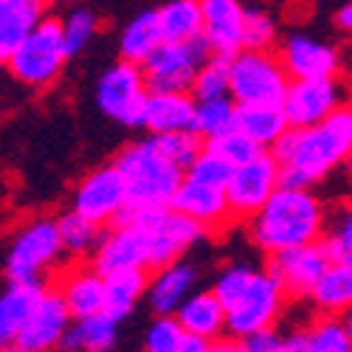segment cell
<instances>
[{"mask_svg": "<svg viewBox=\"0 0 352 352\" xmlns=\"http://www.w3.org/2000/svg\"><path fill=\"white\" fill-rule=\"evenodd\" d=\"M271 153L282 172V186L310 189L352 153V116L346 107H341L316 127L287 130Z\"/></svg>", "mask_w": 352, "mask_h": 352, "instance_id": "6da1fadb", "label": "cell"}, {"mask_svg": "<svg viewBox=\"0 0 352 352\" xmlns=\"http://www.w3.org/2000/svg\"><path fill=\"white\" fill-rule=\"evenodd\" d=\"M324 231H327L324 203L310 189H293V186H279L274 197L248 223L251 243L268 256L321 243Z\"/></svg>", "mask_w": 352, "mask_h": 352, "instance_id": "7a4b0ae2", "label": "cell"}, {"mask_svg": "<svg viewBox=\"0 0 352 352\" xmlns=\"http://www.w3.org/2000/svg\"><path fill=\"white\" fill-rule=\"evenodd\" d=\"M113 166L119 169L124 181L130 212L169 209L175 192L184 184V172L161 155L153 135L124 146L119 158L113 161Z\"/></svg>", "mask_w": 352, "mask_h": 352, "instance_id": "3957f363", "label": "cell"}, {"mask_svg": "<svg viewBox=\"0 0 352 352\" xmlns=\"http://www.w3.org/2000/svg\"><path fill=\"white\" fill-rule=\"evenodd\" d=\"M68 60L71 56H68L65 43H63L60 17L45 14L34 25V32L6 56V65L20 85L43 91V87H51L56 79H60Z\"/></svg>", "mask_w": 352, "mask_h": 352, "instance_id": "277c9868", "label": "cell"}, {"mask_svg": "<svg viewBox=\"0 0 352 352\" xmlns=\"http://www.w3.org/2000/svg\"><path fill=\"white\" fill-rule=\"evenodd\" d=\"M287 85L274 51H240L228 60V96L237 107H279Z\"/></svg>", "mask_w": 352, "mask_h": 352, "instance_id": "5b68a950", "label": "cell"}, {"mask_svg": "<svg viewBox=\"0 0 352 352\" xmlns=\"http://www.w3.org/2000/svg\"><path fill=\"white\" fill-rule=\"evenodd\" d=\"M63 243L56 220L40 217L17 231L6 254V276L14 285H43L45 276L63 259Z\"/></svg>", "mask_w": 352, "mask_h": 352, "instance_id": "8992f818", "label": "cell"}, {"mask_svg": "<svg viewBox=\"0 0 352 352\" xmlns=\"http://www.w3.org/2000/svg\"><path fill=\"white\" fill-rule=\"evenodd\" d=\"M285 305H287V296L282 285L268 271H254L245 290L226 307V333L243 341L254 333L274 330Z\"/></svg>", "mask_w": 352, "mask_h": 352, "instance_id": "52a82bcc", "label": "cell"}, {"mask_svg": "<svg viewBox=\"0 0 352 352\" xmlns=\"http://www.w3.org/2000/svg\"><path fill=\"white\" fill-rule=\"evenodd\" d=\"M130 212V209H127ZM146 234V268H166L172 262H181L189 248H195L206 231L186 220L184 214L161 209V212H130Z\"/></svg>", "mask_w": 352, "mask_h": 352, "instance_id": "ba28073f", "label": "cell"}, {"mask_svg": "<svg viewBox=\"0 0 352 352\" xmlns=\"http://www.w3.org/2000/svg\"><path fill=\"white\" fill-rule=\"evenodd\" d=\"M206 60H209V48L203 40L189 43V45L164 43L150 60L141 65L146 91L150 94H186V91H192V82Z\"/></svg>", "mask_w": 352, "mask_h": 352, "instance_id": "9c48e42d", "label": "cell"}, {"mask_svg": "<svg viewBox=\"0 0 352 352\" xmlns=\"http://www.w3.org/2000/svg\"><path fill=\"white\" fill-rule=\"evenodd\" d=\"M150 99L146 82L138 65L116 63L96 82V104L107 119L124 127H141V113Z\"/></svg>", "mask_w": 352, "mask_h": 352, "instance_id": "30bf717a", "label": "cell"}, {"mask_svg": "<svg viewBox=\"0 0 352 352\" xmlns=\"http://www.w3.org/2000/svg\"><path fill=\"white\" fill-rule=\"evenodd\" d=\"M282 186V172L274 153H259L254 161L231 169V178L226 184V200L231 217H254L274 192Z\"/></svg>", "mask_w": 352, "mask_h": 352, "instance_id": "8fae6325", "label": "cell"}, {"mask_svg": "<svg viewBox=\"0 0 352 352\" xmlns=\"http://www.w3.org/2000/svg\"><path fill=\"white\" fill-rule=\"evenodd\" d=\"M127 189L113 164L87 172L74 192V212L91 220L94 226H116L127 214Z\"/></svg>", "mask_w": 352, "mask_h": 352, "instance_id": "7c38bea8", "label": "cell"}, {"mask_svg": "<svg viewBox=\"0 0 352 352\" xmlns=\"http://www.w3.org/2000/svg\"><path fill=\"white\" fill-rule=\"evenodd\" d=\"M279 63L290 82H321L336 79L344 68V56L336 45L313 34H287L279 45Z\"/></svg>", "mask_w": 352, "mask_h": 352, "instance_id": "4fadbf2b", "label": "cell"}, {"mask_svg": "<svg viewBox=\"0 0 352 352\" xmlns=\"http://www.w3.org/2000/svg\"><path fill=\"white\" fill-rule=\"evenodd\" d=\"M279 107L290 130H307L327 122L330 116H336L344 107V87L338 79L290 82Z\"/></svg>", "mask_w": 352, "mask_h": 352, "instance_id": "5bb4252c", "label": "cell"}, {"mask_svg": "<svg viewBox=\"0 0 352 352\" xmlns=\"http://www.w3.org/2000/svg\"><path fill=\"white\" fill-rule=\"evenodd\" d=\"M91 268L99 276H116L146 268V234L130 212L99 240Z\"/></svg>", "mask_w": 352, "mask_h": 352, "instance_id": "9a60e30c", "label": "cell"}, {"mask_svg": "<svg viewBox=\"0 0 352 352\" xmlns=\"http://www.w3.org/2000/svg\"><path fill=\"white\" fill-rule=\"evenodd\" d=\"M333 265V256L324 243H313L305 248H293L285 254L271 256L268 274L282 285L287 299H310L313 287L324 271Z\"/></svg>", "mask_w": 352, "mask_h": 352, "instance_id": "2e32d148", "label": "cell"}, {"mask_svg": "<svg viewBox=\"0 0 352 352\" xmlns=\"http://www.w3.org/2000/svg\"><path fill=\"white\" fill-rule=\"evenodd\" d=\"M203 43L209 54L234 60L243 51V28H245V6L237 0H203Z\"/></svg>", "mask_w": 352, "mask_h": 352, "instance_id": "e0dca14e", "label": "cell"}, {"mask_svg": "<svg viewBox=\"0 0 352 352\" xmlns=\"http://www.w3.org/2000/svg\"><path fill=\"white\" fill-rule=\"evenodd\" d=\"M172 212L184 214L186 220H192L195 226H200L203 231H220L223 226H228L231 220V209L226 200V189L217 186H206L197 184L192 178H184L181 189L172 197Z\"/></svg>", "mask_w": 352, "mask_h": 352, "instance_id": "ac0fdd59", "label": "cell"}, {"mask_svg": "<svg viewBox=\"0 0 352 352\" xmlns=\"http://www.w3.org/2000/svg\"><path fill=\"white\" fill-rule=\"evenodd\" d=\"M71 324H74V318L65 310L63 299L56 296V290H45L43 302L37 305L23 336L17 338V346L25 352H54V349H60Z\"/></svg>", "mask_w": 352, "mask_h": 352, "instance_id": "d6986e66", "label": "cell"}, {"mask_svg": "<svg viewBox=\"0 0 352 352\" xmlns=\"http://www.w3.org/2000/svg\"><path fill=\"white\" fill-rule=\"evenodd\" d=\"M195 287H197V268L192 262L181 259L155 271V276L146 282V299H150L155 316H175L178 307L195 293Z\"/></svg>", "mask_w": 352, "mask_h": 352, "instance_id": "ffe728a7", "label": "cell"}, {"mask_svg": "<svg viewBox=\"0 0 352 352\" xmlns=\"http://www.w3.org/2000/svg\"><path fill=\"white\" fill-rule=\"evenodd\" d=\"M56 296L63 299V305L74 321L104 313V276H99L91 265L71 268L60 276Z\"/></svg>", "mask_w": 352, "mask_h": 352, "instance_id": "44dd1931", "label": "cell"}, {"mask_svg": "<svg viewBox=\"0 0 352 352\" xmlns=\"http://www.w3.org/2000/svg\"><path fill=\"white\" fill-rule=\"evenodd\" d=\"M195 119V99L189 94H150L141 113V127L150 130L153 138L189 133Z\"/></svg>", "mask_w": 352, "mask_h": 352, "instance_id": "7402d4cb", "label": "cell"}, {"mask_svg": "<svg viewBox=\"0 0 352 352\" xmlns=\"http://www.w3.org/2000/svg\"><path fill=\"white\" fill-rule=\"evenodd\" d=\"M45 296V285H14L0 290V346H14L28 318Z\"/></svg>", "mask_w": 352, "mask_h": 352, "instance_id": "603a6c76", "label": "cell"}, {"mask_svg": "<svg viewBox=\"0 0 352 352\" xmlns=\"http://www.w3.org/2000/svg\"><path fill=\"white\" fill-rule=\"evenodd\" d=\"M175 318H178V324L186 336L200 338L206 344H217V338L226 333V310L212 290H195L178 307Z\"/></svg>", "mask_w": 352, "mask_h": 352, "instance_id": "cb8c5ba5", "label": "cell"}, {"mask_svg": "<svg viewBox=\"0 0 352 352\" xmlns=\"http://www.w3.org/2000/svg\"><path fill=\"white\" fill-rule=\"evenodd\" d=\"M321 316L344 318L352 313V262H333L310 293Z\"/></svg>", "mask_w": 352, "mask_h": 352, "instance_id": "d4e9b609", "label": "cell"}, {"mask_svg": "<svg viewBox=\"0 0 352 352\" xmlns=\"http://www.w3.org/2000/svg\"><path fill=\"white\" fill-rule=\"evenodd\" d=\"M45 17L40 0H0V56H6L34 32V25Z\"/></svg>", "mask_w": 352, "mask_h": 352, "instance_id": "484cf974", "label": "cell"}, {"mask_svg": "<svg viewBox=\"0 0 352 352\" xmlns=\"http://www.w3.org/2000/svg\"><path fill=\"white\" fill-rule=\"evenodd\" d=\"M164 45L161 37V28H158V14L155 9H146L138 12L119 34V54H122V63L130 65H144L150 56Z\"/></svg>", "mask_w": 352, "mask_h": 352, "instance_id": "4316f807", "label": "cell"}, {"mask_svg": "<svg viewBox=\"0 0 352 352\" xmlns=\"http://www.w3.org/2000/svg\"><path fill=\"white\" fill-rule=\"evenodd\" d=\"M155 14L164 43L189 45L203 37V12L197 0H169L155 9Z\"/></svg>", "mask_w": 352, "mask_h": 352, "instance_id": "83f0119b", "label": "cell"}, {"mask_svg": "<svg viewBox=\"0 0 352 352\" xmlns=\"http://www.w3.org/2000/svg\"><path fill=\"white\" fill-rule=\"evenodd\" d=\"M119 341V321L107 313L79 318L65 333L60 349L65 352H110Z\"/></svg>", "mask_w": 352, "mask_h": 352, "instance_id": "f1b7e54d", "label": "cell"}, {"mask_svg": "<svg viewBox=\"0 0 352 352\" xmlns=\"http://www.w3.org/2000/svg\"><path fill=\"white\" fill-rule=\"evenodd\" d=\"M234 130H240L248 141H254L259 146V150L271 153L290 127L285 122L282 107H237Z\"/></svg>", "mask_w": 352, "mask_h": 352, "instance_id": "f546056e", "label": "cell"}, {"mask_svg": "<svg viewBox=\"0 0 352 352\" xmlns=\"http://www.w3.org/2000/svg\"><path fill=\"white\" fill-rule=\"evenodd\" d=\"M146 279L144 271H130V274H116L104 276V313L116 321L127 318L138 302L146 296Z\"/></svg>", "mask_w": 352, "mask_h": 352, "instance_id": "4dcf8cb0", "label": "cell"}, {"mask_svg": "<svg viewBox=\"0 0 352 352\" xmlns=\"http://www.w3.org/2000/svg\"><path fill=\"white\" fill-rule=\"evenodd\" d=\"M302 352H352V338L344 318L318 316L305 330H299Z\"/></svg>", "mask_w": 352, "mask_h": 352, "instance_id": "1f68e13d", "label": "cell"}, {"mask_svg": "<svg viewBox=\"0 0 352 352\" xmlns=\"http://www.w3.org/2000/svg\"><path fill=\"white\" fill-rule=\"evenodd\" d=\"M234 119H237V104H234L231 99L195 102L192 133L200 141H212V138H220L223 133L234 130Z\"/></svg>", "mask_w": 352, "mask_h": 352, "instance_id": "d6a6232c", "label": "cell"}, {"mask_svg": "<svg viewBox=\"0 0 352 352\" xmlns=\"http://www.w3.org/2000/svg\"><path fill=\"white\" fill-rule=\"evenodd\" d=\"M56 234H60V243L65 254L82 256V254H91L99 245V226H94L91 220H85L82 214H76L74 209L65 212L60 220H56Z\"/></svg>", "mask_w": 352, "mask_h": 352, "instance_id": "836d02e7", "label": "cell"}, {"mask_svg": "<svg viewBox=\"0 0 352 352\" xmlns=\"http://www.w3.org/2000/svg\"><path fill=\"white\" fill-rule=\"evenodd\" d=\"M60 28H63V43H65L68 56H76L96 40L99 14L94 9H87V6H76L65 17H60Z\"/></svg>", "mask_w": 352, "mask_h": 352, "instance_id": "e575fe53", "label": "cell"}, {"mask_svg": "<svg viewBox=\"0 0 352 352\" xmlns=\"http://www.w3.org/2000/svg\"><path fill=\"white\" fill-rule=\"evenodd\" d=\"M192 94H195V102L231 99L228 96V60H223V56H209L192 82Z\"/></svg>", "mask_w": 352, "mask_h": 352, "instance_id": "d590c367", "label": "cell"}, {"mask_svg": "<svg viewBox=\"0 0 352 352\" xmlns=\"http://www.w3.org/2000/svg\"><path fill=\"white\" fill-rule=\"evenodd\" d=\"M276 37H279L276 17L262 6H248L245 28H243V51H271Z\"/></svg>", "mask_w": 352, "mask_h": 352, "instance_id": "8d00e7d4", "label": "cell"}, {"mask_svg": "<svg viewBox=\"0 0 352 352\" xmlns=\"http://www.w3.org/2000/svg\"><path fill=\"white\" fill-rule=\"evenodd\" d=\"M203 150L212 153V155H217V158H220L223 164H228L231 169H237V166L254 161L259 153H265V150H259L254 141H248L240 130H228V133H223L220 138L206 141V144H203Z\"/></svg>", "mask_w": 352, "mask_h": 352, "instance_id": "74e56055", "label": "cell"}, {"mask_svg": "<svg viewBox=\"0 0 352 352\" xmlns=\"http://www.w3.org/2000/svg\"><path fill=\"white\" fill-rule=\"evenodd\" d=\"M155 144H158V150H161V155L169 161V164H175L184 175H186V169L200 158V153H203V141L189 130V133H172V135H158L155 138Z\"/></svg>", "mask_w": 352, "mask_h": 352, "instance_id": "f35d334b", "label": "cell"}, {"mask_svg": "<svg viewBox=\"0 0 352 352\" xmlns=\"http://www.w3.org/2000/svg\"><path fill=\"white\" fill-rule=\"evenodd\" d=\"M333 262H352V203H344V206L333 214L324 240Z\"/></svg>", "mask_w": 352, "mask_h": 352, "instance_id": "ab89813d", "label": "cell"}, {"mask_svg": "<svg viewBox=\"0 0 352 352\" xmlns=\"http://www.w3.org/2000/svg\"><path fill=\"white\" fill-rule=\"evenodd\" d=\"M186 333L175 316H155L144 333V352H181Z\"/></svg>", "mask_w": 352, "mask_h": 352, "instance_id": "60d3db41", "label": "cell"}, {"mask_svg": "<svg viewBox=\"0 0 352 352\" xmlns=\"http://www.w3.org/2000/svg\"><path fill=\"white\" fill-rule=\"evenodd\" d=\"M254 271H256V268L237 262V265H228V268H223V271L217 274V279H214V285H212V293L217 296V302L223 305V310L245 290V285L251 282Z\"/></svg>", "mask_w": 352, "mask_h": 352, "instance_id": "b9f144b4", "label": "cell"}, {"mask_svg": "<svg viewBox=\"0 0 352 352\" xmlns=\"http://www.w3.org/2000/svg\"><path fill=\"white\" fill-rule=\"evenodd\" d=\"M184 178H192V181L206 184V186L226 189V184H228V178H231V166H228V164H223L217 155H212V153L203 150V153H200V158L186 169Z\"/></svg>", "mask_w": 352, "mask_h": 352, "instance_id": "7bdbcfd3", "label": "cell"}, {"mask_svg": "<svg viewBox=\"0 0 352 352\" xmlns=\"http://www.w3.org/2000/svg\"><path fill=\"white\" fill-rule=\"evenodd\" d=\"M285 336H279L276 330H262V333H254L248 338H243V349L245 352H276L282 346Z\"/></svg>", "mask_w": 352, "mask_h": 352, "instance_id": "ee69618b", "label": "cell"}, {"mask_svg": "<svg viewBox=\"0 0 352 352\" xmlns=\"http://www.w3.org/2000/svg\"><path fill=\"white\" fill-rule=\"evenodd\" d=\"M336 25L341 28V32L352 34V0H349V3H344V6L336 12Z\"/></svg>", "mask_w": 352, "mask_h": 352, "instance_id": "f6af8a7d", "label": "cell"}, {"mask_svg": "<svg viewBox=\"0 0 352 352\" xmlns=\"http://www.w3.org/2000/svg\"><path fill=\"white\" fill-rule=\"evenodd\" d=\"M206 352H245V349H243L240 341H217V344H212Z\"/></svg>", "mask_w": 352, "mask_h": 352, "instance_id": "bcb514c9", "label": "cell"}, {"mask_svg": "<svg viewBox=\"0 0 352 352\" xmlns=\"http://www.w3.org/2000/svg\"><path fill=\"white\" fill-rule=\"evenodd\" d=\"M212 344H206V341H200V338H192V336H186V341H184V346H181V352H206Z\"/></svg>", "mask_w": 352, "mask_h": 352, "instance_id": "7dc6e473", "label": "cell"}, {"mask_svg": "<svg viewBox=\"0 0 352 352\" xmlns=\"http://www.w3.org/2000/svg\"><path fill=\"white\" fill-rule=\"evenodd\" d=\"M276 352H302V341H299V333H293V336H285L282 346Z\"/></svg>", "mask_w": 352, "mask_h": 352, "instance_id": "c3c4849f", "label": "cell"}, {"mask_svg": "<svg viewBox=\"0 0 352 352\" xmlns=\"http://www.w3.org/2000/svg\"><path fill=\"white\" fill-rule=\"evenodd\" d=\"M344 172H346V181H349V186H352V153H349L346 161H344Z\"/></svg>", "mask_w": 352, "mask_h": 352, "instance_id": "681fc988", "label": "cell"}, {"mask_svg": "<svg viewBox=\"0 0 352 352\" xmlns=\"http://www.w3.org/2000/svg\"><path fill=\"white\" fill-rule=\"evenodd\" d=\"M344 324H346V333H349V338H352V313L344 316Z\"/></svg>", "mask_w": 352, "mask_h": 352, "instance_id": "f907efd6", "label": "cell"}, {"mask_svg": "<svg viewBox=\"0 0 352 352\" xmlns=\"http://www.w3.org/2000/svg\"><path fill=\"white\" fill-rule=\"evenodd\" d=\"M0 352H25V349H20V346L14 344V346H0Z\"/></svg>", "mask_w": 352, "mask_h": 352, "instance_id": "816d5d0a", "label": "cell"}, {"mask_svg": "<svg viewBox=\"0 0 352 352\" xmlns=\"http://www.w3.org/2000/svg\"><path fill=\"white\" fill-rule=\"evenodd\" d=\"M346 110H349V116H352V102H349V104H346Z\"/></svg>", "mask_w": 352, "mask_h": 352, "instance_id": "f5cc1de1", "label": "cell"}, {"mask_svg": "<svg viewBox=\"0 0 352 352\" xmlns=\"http://www.w3.org/2000/svg\"><path fill=\"white\" fill-rule=\"evenodd\" d=\"M0 63H3V56H0Z\"/></svg>", "mask_w": 352, "mask_h": 352, "instance_id": "db71d44e", "label": "cell"}]
</instances>
